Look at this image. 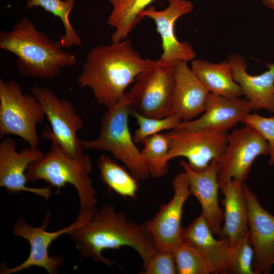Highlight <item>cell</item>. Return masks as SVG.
Returning a JSON list of instances; mask_svg holds the SVG:
<instances>
[{
    "label": "cell",
    "mask_w": 274,
    "mask_h": 274,
    "mask_svg": "<svg viewBox=\"0 0 274 274\" xmlns=\"http://www.w3.org/2000/svg\"><path fill=\"white\" fill-rule=\"evenodd\" d=\"M269 153L267 142L252 127L244 124L234 129L229 134L225 151L218 162L220 189L232 180L245 182L256 158Z\"/></svg>",
    "instance_id": "obj_10"
},
{
    "label": "cell",
    "mask_w": 274,
    "mask_h": 274,
    "mask_svg": "<svg viewBox=\"0 0 274 274\" xmlns=\"http://www.w3.org/2000/svg\"><path fill=\"white\" fill-rule=\"evenodd\" d=\"M174 194L169 202L162 204L151 219L143 224L157 250L172 252L182 243V219L183 208L191 195L184 171L173 179Z\"/></svg>",
    "instance_id": "obj_12"
},
{
    "label": "cell",
    "mask_w": 274,
    "mask_h": 274,
    "mask_svg": "<svg viewBox=\"0 0 274 274\" xmlns=\"http://www.w3.org/2000/svg\"><path fill=\"white\" fill-rule=\"evenodd\" d=\"M252 111L246 98H227L210 93L202 115L195 120L182 121L177 128L227 132L242 123Z\"/></svg>",
    "instance_id": "obj_17"
},
{
    "label": "cell",
    "mask_w": 274,
    "mask_h": 274,
    "mask_svg": "<svg viewBox=\"0 0 274 274\" xmlns=\"http://www.w3.org/2000/svg\"><path fill=\"white\" fill-rule=\"evenodd\" d=\"M76 0H27L26 8L41 7L44 10L58 17L63 24L65 33L60 39L62 47L69 48L73 46H80L82 41L72 25L69 15Z\"/></svg>",
    "instance_id": "obj_25"
},
{
    "label": "cell",
    "mask_w": 274,
    "mask_h": 274,
    "mask_svg": "<svg viewBox=\"0 0 274 274\" xmlns=\"http://www.w3.org/2000/svg\"><path fill=\"white\" fill-rule=\"evenodd\" d=\"M242 123L255 129L267 142L269 146L268 164L274 165V116L267 117L250 113Z\"/></svg>",
    "instance_id": "obj_30"
},
{
    "label": "cell",
    "mask_w": 274,
    "mask_h": 274,
    "mask_svg": "<svg viewBox=\"0 0 274 274\" xmlns=\"http://www.w3.org/2000/svg\"><path fill=\"white\" fill-rule=\"evenodd\" d=\"M191 69L209 92L227 98L243 95L239 85L233 79L227 60L213 63L194 59Z\"/></svg>",
    "instance_id": "obj_22"
},
{
    "label": "cell",
    "mask_w": 274,
    "mask_h": 274,
    "mask_svg": "<svg viewBox=\"0 0 274 274\" xmlns=\"http://www.w3.org/2000/svg\"><path fill=\"white\" fill-rule=\"evenodd\" d=\"M44 153L38 148L30 146L17 150L15 141L5 137L0 143V186L9 193L27 192L48 200L51 195V186L32 188L26 186V171L29 165Z\"/></svg>",
    "instance_id": "obj_14"
},
{
    "label": "cell",
    "mask_w": 274,
    "mask_h": 274,
    "mask_svg": "<svg viewBox=\"0 0 274 274\" xmlns=\"http://www.w3.org/2000/svg\"><path fill=\"white\" fill-rule=\"evenodd\" d=\"M263 4L266 7L274 10V0H261Z\"/></svg>",
    "instance_id": "obj_32"
},
{
    "label": "cell",
    "mask_w": 274,
    "mask_h": 274,
    "mask_svg": "<svg viewBox=\"0 0 274 274\" xmlns=\"http://www.w3.org/2000/svg\"><path fill=\"white\" fill-rule=\"evenodd\" d=\"M130 115L135 118L138 124V128L133 135L135 143H142L146 138L163 130L177 129L182 121L175 114L161 118H154L144 116L132 108L130 110Z\"/></svg>",
    "instance_id": "obj_28"
},
{
    "label": "cell",
    "mask_w": 274,
    "mask_h": 274,
    "mask_svg": "<svg viewBox=\"0 0 274 274\" xmlns=\"http://www.w3.org/2000/svg\"><path fill=\"white\" fill-rule=\"evenodd\" d=\"M165 1L167 6L164 9L157 10L149 7L141 13L140 18L147 17L154 20L161 40L162 53L160 58L162 60L171 63L192 61L196 56L195 52L189 43L178 40L175 26L178 19L192 11L193 5L188 0Z\"/></svg>",
    "instance_id": "obj_13"
},
{
    "label": "cell",
    "mask_w": 274,
    "mask_h": 274,
    "mask_svg": "<svg viewBox=\"0 0 274 274\" xmlns=\"http://www.w3.org/2000/svg\"><path fill=\"white\" fill-rule=\"evenodd\" d=\"M173 254L178 274L212 273L209 262L196 249L181 243Z\"/></svg>",
    "instance_id": "obj_27"
},
{
    "label": "cell",
    "mask_w": 274,
    "mask_h": 274,
    "mask_svg": "<svg viewBox=\"0 0 274 274\" xmlns=\"http://www.w3.org/2000/svg\"><path fill=\"white\" fill-rule=\"evenodd\" d=\"M155 60L142 58L127 39L95 46L86 55L77 81L81 87L90 89L98 103L107 108L115 104L136 76Z\"/></svg>",
    "instance_id": "obj_2"
},
{
    "label": "cell",
    "mask_w": 274,
    "mask_h": 274,
    "mask_svg": "<svg viewBox=\"0 0 274 274\" xmlns=\"http://www.w3.org/2000/svg\"><path fill=\"white\" fill-rule=\"evenodd\" d=\"M205 218L200 215L183 227L181 242L199 251L207 259L212 273H227L231 245L228 238L216 239Z\"/></svg>",
    "instance_id": "obj_20"
},
{
    "label": "cell",
    "mask_w": 274,
    "mask_h": 274,
    "mask_svg": "<svg viewBox=\"0 0 274 274\" xmlns=\"http://www.w3.org/2000/svg\"><path fill=\"white\" fill-rule=\"evenodd\" d=\"M218 160H213L202 170L193 169L184 160H181L180 164L187 175L191 195L196 197L200 205L201 215L214 234L220 235L223 222V211L219 203Z\"/></svg>",
    "instance_id": "obj_16"
},
{
    "label": "cell",
    "mask_w": 274,
    "mask_h": 274,
    "mask_svg": "<svg viewBox=\"0 0 274 274\" xmlns=\"http://www.w3.org/2000/svg\"><path fill=\"white\" fill-rule=\"evenodd\" d=\"M244 187L249 238L254 253V274H267L274 265V216L261 206L256 195L245 183Z\"/></svg>",
    "instance_id": "obj_15"
},
{
    "label": "cell",
    "mask_w": 274,
    "mask_h": 274,
    "mask_svg": "<svg viewBox=\"0 0 274 274\" xmlns=\"http://www.w3.org/2000/svg\"><path fill=\"white\" fill-rule=\"evenodd\" d=\"M80 255L108 266L118 265L105 257L106 249L129 247L146 263L157 250L144 224L129 219L111 203L97 209L88 221L68 234Z\"/></svg>",
    "instance_id": "obj_1"
},
{
    "label": "cell",
    "mask_w": 274,
    "mask_h": 274,
    "mask_svg": "<svg viewBox=\"0 0 274 274\" xmlns=\"http://www.w3.org/2000/svg\"><path fill=\"white\" fill-rule=\"evenodd\" d=\"M45 112L32 94H23L13 80L0 79V139L16 135L29 146L38 148L37 125L44 121Z\"/></svg>",
    "instance_id": "obj_6"
},
{
    "label": "cell",
    "mask_w": 274,
    "mask_h": 274,
    "mask_svg": "<svg viewBox=\"0 0 274 274\" xmlns=\"http://www.w3.org/2000/svg\"><path fill=\"white\" fill-rule=\"evenodd\" d=\"M132 102L126 92L114 105L108 107L100 118L98 135L94 139L81 140L84 150L107 151L121 161L138 180L151 176L149 166L135 145L129 127Z\"/></svg>",
    "instance_id": "obj_5"
},
{
    "label": "cell",
    "mask_w": 274,
    "mask_h": 274,
    "mask_svg": "<svg viewBox=\"0 0 274 274\" xmlns=\"http://www.w3.org/2000/svg\"><path fill=\"white\" fill-rule=\"evenodd\" d=\"M254 256L248 232L231 247L227 273L254 274Z\"/></svg>",
    "instance_id": "obj_29"
},
{
    "label": "cell",
    "mask_w": 274,
    "mask_h": 274,
    "mask_svg": "<svg viewBox=\"0 0 274 274\" xmlns=\"http://www.w3.org/2000/svg\"><path fill=\"white\" fill-rule=\"evenodd\" d=\"M144 274H176L177 268L172 252L156 250L143 264Z\"/></svg>",
    "instance_id": "obj_31"
},
{
    "label": "cell",
    "mask_w": 274,
    "mask_h": 274,
    "mask_svg": "<svg viewBox=\"0 0 274 274\" xmlns=\"http://www.w3.org/2000/svg\"><path fill=\"white\" fill-rule=\"evenodd\" d=\"M94 212L79 213L76 220L70 225L54 232L46 230L49 224L50 214L47 211L44 221L40 227L28 224L21 217H18L14 224L12 232L27 241L30 245L28 257L19 265L8 268L3 263L1 266V274L18 273L33 266L43 268L49 274H57L59 268L63 264L65 258L61 256H50L49 248L51 244L61 235L85 225Z\"/></svg>",
    "instance_id": "obj_7"
},
{
    "label": "cell",
    "mask_w": 274,
    "mask_h": 274,
    "mask_svg": "<svg viewBox=\"0 0 274 274\" xmlns=\"http://www.w3.org/2000/svg\"><path fill=\"white\" fill-rule=\"evenodd\" d=\"M100 176L105 184L117 194L134 198L139 190L138 179L115 160L105 155L97 160Z\"/></svg>",
    "instance_id": "obj_24"
},
{
    "label": "cell",
    "mask_w": 274,
    "mask_h": 274,
    "mask_svg": "<svg viewBox=\"0 0 274 274\" xmlns=\"http://www.w3.org/2000/svg\"><path fill=\"white\" fill-rule=\"evenodd\" d=\"M141 154L147 163L151 176L157 178L165 175L168 170L166 158L169 150L165 133H159L145 139Z\"/></svg>",
    "instance_id": "obj_26"
},
{
    "label": "cell",
    "mask_w": 274,
    "mask_h": 274,
    "mask_svg": "<svg viewBox=\"0 0 274 274\" xmlns=\"http://www.w3.org/2000/svg\"><path fill=\"white\" fill-rule=\"evenodd\" d=\"M176 64L159 58L136 76L128 92L133 109L154 118L172 114Z\"/></svg>",
    "instance_id": "obj_8"
},
{
    "label": "cell",
    "mask_w": 274,
    "mask_h": 274,
    "mask_svg": "<svg viewBox=\"0 0 274 274\" xmlns=\"http://www.w3.org/2000/svg\"><path fill=\"white\" fill-rule=\"evenodd\" d=\"M51 143L48 151L28 166L26 171L28 181L44 180L50 186L56 187L57 193L66 184H71L79 196V213L95 212L98 200L97 190L89 176L92 170L90 156L84 153L78 157H71L57 143Z\"/></svg>",
    "instance_id": "obj_4"
},
{
    "label": "cell",
    "mask_w": 274,
    "mask_h": 274,
    "mask_svg": "<svg viewBox=\"0 0 274 274\" xmlns=\"http://www.w3.org/2000/svg\"><path fill=\"white\" fill-rule=\"evenodd\" d=\"M169 150L166 158L182 157L187 159L193 169H206L214 159H219L225 151L228 140L227 132H214L178 128L165 133Z\"/></svg>",
    "instance_id": "obj_11"
},
{
    "label": "cell",
    "mask_w": 274,
    "mask_h": 274,
    "mask_svg": "<svg viewBox=\"0 0 274 274\" xmlns=\"http://www.w3.org/2000/svg\"><path fill=\"white\" fill-rule=\"evenodd\" d=\"M32 94L41 104L51 126L42 132L43 138L57 143L68 156L78 157L84 154L81 140L77 133L84 127L75 106L67 99L59 98L53 90L33 86Z\"/></svg>",
    "instance_id": "obj_9"
},
{
    "label": "cell",
    "mask_w": 274,
    "mask_h": 274,
    "mask_svg": "<svg viewBox=\"0 0 274 274\" xmlns=\"http://www.w3.org/2000/svg\"><path fill=\"white\" fill-rule=\"evenodd\" d=\"M227 60L233 79L252 110L263 109L274 114V63H268L264 72L252 75L247 72L246 60L240 54H231Z\"/></svg>",
    "instance_id": "obj_19"
},
{
    "label": "cell",
    "mask_w": 274,
    "mask_h": 274,
    "mask_svg": "<svg viewBox=\"0 0 274 274\" xmlns=\"http://www.w3.org/2000/svg\"><path fill=\"white\" fill-rule=\"evenodd\" d=\"M155 0H108L112 9L107 24L114 28L112 42L126 39L142 19L141 13Z\"/></svg>",
    "instance_id": "obj_23"
},
{
    "label": "cell",
    "mask_w": 274,
    "mask_h": 274,
    "mask_svg": "<svg viewBox=\"0 0 274 274\" xmlns=\"http://www.w3.org/2000/svg\"><path fill=\"white\" fill-rule=\"evenodd\" d=\"M245 182L232 180L220 188L224 196L223 222L220 235L230 242L231 247L249 232Z\"/></svg>",
    "instance_id": "obj_21"
},
{
    "label": "cell",
    "mask_w": 274,
    "mask_h": 274,
    "mask_svg": "<svg viewBox=\"0 0 274 274\" xmlns=\"http://www.w3.org/2000/svg\"><path fill=\"white\" fill-rule=\"evenodd\" d=\"M0 48L15 55L18 72L31 78H55L62 68L77 62L75 55L63 50L60 41L53 42L26 17L10 31L0 33Z\"/></svg>",
    "instance_id": "obj_3"
},
{
    "label": "cell",
    "mask_w": 274,
    "mask_h": 274,
    "mask_svg": "<svg viewBox=\"0 0 274 274\" xmlns=\"http://www.w3.org/2000/svg\"><path fill=\"white\" fill-rule=\"evenodd\" d=\"M187 62L179 61L175 65L172 97V114L182 121L192 120L202 113L210 95Z\"/></svg>",
    "instance_id": "obj_18"
}]
</instances>
